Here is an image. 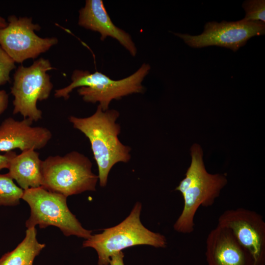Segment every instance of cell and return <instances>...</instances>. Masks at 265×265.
<instances>
[{
    "mask_svg": "<svg viewBox=\"0 0 265 265\" xmlns=\"http://www.w3.org/2000/svg\"><path fill=\"white\" fill-rule=\"evenodd\" d=\"M32 123L28 118L4 119L0 125V152L16 149L23 152L45 147L52 137V132L45 127L32 126Z\"/></svg>",
    "mask_w": 265,
    "mask_h": 265,
    "instance_id": "8fae6325",
    "label": "cell"
},
{
    "mask_svg": "<svg viewBox=\"0 0 265 265\" xmlns=\"http://www.w3.org/2000/svg\"><path fill=\"white\" fill-rule=\"evenodd\" d=\"M265 32V23L245 21H222L207 23L204 32L199 35L175 33L188 46L200 48L216 46L230 49L236 52L243 46L251 37L263 35Z\"/></svg>",
    "mask_w": 265,
    "mask_h": 265,
    "instance_id": "9c48e42d",
    "label": "cell"
},
{
    "mask_svg": "<svg viewBox=\"0 0 265 265\" xmlns=\"http://www.w3.org/2000/svg\"><path fill=\"white\" fill-rule=\"evenodd\" d=\"M24 190L17 186L7 174H0V206H15L20 203Z\"/></svg>",
    "mask_w": 265,
    "mask_h": 265,
    "instance_id": "2e32d148",
    "label": "cell"
},
{
    "mask_svg": "<svg viewBox=\"0 0 265 265\" xmlns=\"http://www.w3.org/2000/svg\"><path fill=\"white\" fill-rule=\"evenodd\" d=\"M41 163L38 152L34 149L26 150L11 159L7 174L24 190L41 186Z\"/></svg>",
    "mask_w": 265,
    "mask_h": 265,
    "instance_id": "5bb4252c",
    "label": "cell"
},
{
    "mask_svg": "<svg viewBox=\"0 0 265 265\" xmlns=\"http://www.w3.org/2000/svg\"><path fill=\"white\" fill-rule=\"evenodd\" d=\"M15 63L0 45V85L10 81V74L16 67Z\"/></svg>",
    "mask_w": 265,
    "mask_h": 265,
    "instance_id": "ac0fdd59",
    "label": "cell"
},
{
    "mask_svg": "<svg viewBox=\"0 0 265 265\" xmlns=\"http://www.w3.org/2000/svg\"><path fill=\"white\" fill-rule=\"evenodd\" d=\"M246 15L242 20L245 21L265 22V1L246 0L242 4Z\"/></svg>",
    "mask_w": 265,
    "mask_h": 265,
    "instance_id": "e0dca14e",
    "label": "cell"
},
{
    "mask_svg": "<svg viewBox=\"0 0 265 265\" xmlns=\"http://www.w3.org/2000/svg\"><path fill=\"white\" fill-rule=\"evenodd\" d=\"M16 153L13 151L6 152L4 155L0 154V170L7 169L11 159Z\"/></svg>",
    "mask_w": 265,
    "mask_h": 265,
    "instance_id": "d6986e66",
    "label": "cell"
},
{
    "mask_svg": "<svg viewBox=\"0 0 265 265\" xmlns=\"http://www.w3.org/2000/svg\"><path fill=\"white\" fill-rule=\"evenodd\" d=\"M85 155L71 151L65 155L50 156L42 160L41 186L67 197L86 191H95L98 176Z\"/></svg>",
    "mask_w": 265,
    "mask_h": 265,
    "instance_id": "5b68a950",
    "label": "cell"
},
{
    "mask_svg": "<svg viewBox=\"0 0 265 265\" xmlns=\"http://www.w3.org/2000/svg\"><path fill=\"white\" fill-rule=\"evenodd\" d=\"M78 24L87 29L99 32L102 41L107 37L117 40L133 56L137 49L131 35L115 26L111 21L102 0H86L79 10Z\"/></svg>",
    "mask_w": 265,
    "mask_h": 265,
    "instance_id": "4fadbf2b",
    "label": "cell"
},
{
    "mask_svg": "<svg viewBox=\"0 0 265 265\" xmlns=\"http://www.w3.org/2000/svg\"><path fill=\"white\" fill-rule=\"evenodd\" d=\"M22 199L30 209V214L26 222L27 229L49 226L58 227L66 236L72 235L86 239L92 231L84 229L69 209L67 197L48 190L42 186L24 190Z\"/></svg>",
    "mask_w": 265,
    "mask_h": 265,
    "instance_id": "8992f818",
    "label": "cell"
},
{
    "mask_svg": "<svg viewBox=\"0 0 265 265\" xmlns=\"http://www.w3.org/2000/svg\"><path fill=\"white\" fill-rule=\"evenodd\" d=\"M191 161L175 190L184 199L182 212L174 224V230L183 234H190L194 230V217L200 207L212 206L227 185L226 176L207 172L203 160V150L198 144L190 148Z\"/></svg>",
    "mask_w": 265,
    "mask_h": 265,
    "instance_id": "7a4b0ae2",
    "label": "cell"
},
{
    "mask_svg": "<svg viewBox=\"0 0 265 265\" xmlns=\"http://www.w3.org/2000/svg\"><path fill=\"white\" fill-rule=\"evenodd\" d=\"M206 243L208 265H253L249 253L227 228L217 225L208 235Z\"/></svg>",
    "mask_w": 265,
    "mask_h": 265,
    "instance_id": "7c38bea8",
    "label": "cell"
},
{
    "mask_svg": "<svg viewBox=\"0 0 265 265\" xmlns=\"http://www.w3.org/2000/svg\"><path fill=\"white\" fill-rule=\"evenodd\" d=\"M8 104V95L4 90H0V115L6 109Z\"/></svg>",
    "mask_w": 265,
    "mask_h": 265,
    "instance_id": "44dd1931",
    "label": "cell"
},
{
    "mask_svg": "<svg viewBox=\"0 0 265 265\" xmlns=\"http://www.w3.org/2000/svg\"><path fill=\"white\" fill-rule=\"evenodd\" d=\"M141 204L137 202L130 214L119 224L104 229L102 233L91 236L83 241V247H92L97 252L98 265H108L114 253L137 245H148L164 248V236L153 232L141 222Z\"/></svg>",
    "mask_w": 265,
    "mask_h": 265,
    "instance_id": "277c9868",
    "label": "cell"
},
{
    "mask_svg": "<svg viewBox=\"0 0 265 265\" xmlns=\"http://www.w3.org/2000/svg\"><path fill=\"white\" fill-rule=\"evenodd\" d=\"M218 225L229 229L251 256L253 265H265V222L257 212L243 208L225 211Z\"/></svg>",
    "mask_w": 265,
    "mask_h": 265,
    "instance_id": "30bf717a",
    "label": "cell"
},
{
    "mask_svg": "<svg viewBox=\"0 0 265 265\" xmlns=\"http://www.w3.org/2000/svg\"><path fill=\"white\" fill-rule=\"evenodd\" d=\"M124 253L121 251L114 253L110 257L109 263L110 265H124Z\"/></svg>",
    "mask_w": 265,
    "mask_h": 265,
    "instance_id": "ffe728a7",
    "label": "cell"
},
{
    "mask_svg": "<svg viewBox=\"0 0 265 265\" xmlns=\"http://www.w3.org/2000/svg\"><path fill=\"white\" fill-rule=\"evenodd\" d=\"M119 112L115 109L103 111L99 105L92 115L79 118L70 116L73 127L88 138L94 158L97 164L100 186L105 187L112 167L119 162H127L131 158V147L122 144L118 138L121 127L116 120Z\"/></svg>",
    "mask_w": 265,
    "mask_h": 265,
    "instance_id": "6da1fadb",
    "label": "cell"
},
{
    "mask_svg": "<svg viewBox=\"0 0 265 265\" xmlns=\"http://www.w3.org/2000/svg\"><path fill=\"white\" fill-rule=\"evenodd\" d=\"M32 21V18L11 15L8 18L7 26L0 28V45L15 62L34 59L58 43L55 37L38 36L35 31L41 27Z\"/></svg>",
    "mask_w": 265,
    "mask_h": 265,
    "instance_id": "ba28073f",
    "label": "cell"
},
{
    "mask_svg": "<svg viewBox=\"0 0 265 265\" xmlns=\"http://www.w3.org/2000/svg\"><path fill=\"white\" fill-rule=\"evenodd\" d=\"M151 67L143 63L131 75L119 80H113L101 72L91 73L88 71L75 70L71 76V82L67 86L56 89L55 98L67 100L70 94L78 88L79 94L86 102L99 103L103 111L109 109L113 100H120L124 96L133 93L144 92L142 83L149 74Z\"/></svg>",
    "mask_w": 265,
    "mask_h": 265,
    "instance_id": "3957f363",
    "label": "cell"
},
{
    "mask_svg": "<svg viewBox=\"0 0 265 265\" xmlns=\"http://www.w3.org/2000/svg\"><path fill=\"white\" fill-rule=\"evenodd\" d=\"M45 246L38 241L35 227L27 229L23 241L0 258V265H33L34 259Z\"/></svg>",
    "mask_w": 265,
    "mask_h": 265,
    "instance_id": "9a60e30c",
    "label": "cell"
},
{
    "mask_svg": "<svg viewBox=\"0 0 265 265\" xmlns=\"http://www.w3.org/2000/svg\"><path fill=\"white\" fill-rule=\"evenodd\" d=\"M8 25V22L6 21L5 19L0 16V28L5 27Z\"/></svg>",
    "mask_w": 265,
    "mask_h": 265,
    "instance_id": "7402d4cb",
    "label": "cell"
},
{
    "mask_svg": "<svg viewBox=\"0 0 265 265\" xmlns=\"http://www.w3.org/2000/svg\"><path fill=\"white\" fill-rule=\"evenodd\" d=\"M53 69L50 61L43 58L34 61L29 67L19 66L13 76L11 93L14 97L13 113L37 122L42 118V111L37 102L47 99L53 88L47 73Z\"/></svg>",
    "mask_w": 265,
    "mask_h": 265,
    "instance_id": "52a82bcc",
    "label": "cell"
}]
</instances>
